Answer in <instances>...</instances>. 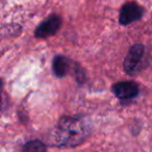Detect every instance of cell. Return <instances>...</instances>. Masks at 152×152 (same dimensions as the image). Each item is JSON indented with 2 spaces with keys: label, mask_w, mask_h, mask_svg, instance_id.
<instances>
[{
  "label": "cell",
  "mask_w": 152,
  "mask_h": 152,
  "mask_svg": "<svg viewBox=\"0 0 152 152\" xmlns=\"http://www.w3.org/2000/svg\"><path fill=\"white\" fill-rule=\"evenodd\" d=\"M92 132V122L89 117H63L58 120L48 135L50 146L58 148H73L81 145Z\"/></svg>",
  "instance_id": "1"
},
{
  "label": "cell",
  "mask_w": 152,
  "mask_h": 152,
  "mask_svg": "<svg viewBox=\"0 0 152 152\" xmlns=\"http://www.w3.org/2000/svg\"><path fill=\"white\" fill-rule=\"evenodd\" d=\"M146 56L145 46L141 43L132 45L124 59V70L128 75H137L144 68Z\"/></svg>",
  "instance_id": "2"
},
{
  "label": "cell",
  "mask_w": 152,
  "mask_h": 152,
  "mask_svg": "<svg viewBox=\"0 0 152 152\" xmlns=\"http://www.w3.org/2000/svg\"><path fill=\"white\" fill-rule=\"evenodd\" d=\"M61 26V16L53 14L50 15L39 24V26L34 30V37L39 39H45L48 37L54 36Z\"/></svg>",
  "instance_id": "3"
},
{
  "label": "cell",
  "mask_w": 152,
  "mask_h": 152,
  "mask_svg": "<svg viewBox=\"0 0 152 152\" xmlns=\"http://www.w3.org/2000/svg\"><path fill=\"white\" fill-rule=\"evenodd\" d=\"M47 147L40 140L29 141L23 146L24 152H46Z\"/></svg>",
  "instance_id": "7"
},
{
  "label": "cell",
  "mask_w": 152,
  "mask_h": 152,
  "mask_svg": "<svg viewBox=\"0 0 152 152\" xmlns=\"http://www.w3.org/2000/svg\"><path fill=\"white\" fill-rule=\"evenodd\" d=\"M114 95L121 101L132 100L139 95V85L134 81H120L112 87Z\"/></svg>",
  "instance_id": "5"
},
{
  "label": "cell",
  "mask_w": 152,
  "mask_h": 152,
  "mask_svg": "<svg viewBox=\"0 0 152 152\" xmlns=\"http://www.w3.org/2000/svg\"><path fill=\"white\" fill-rule=\"evenodd\" d=\"M76 66L77 64L72 61L69 57L65 55H56L52 61V71L56 77L63 78L69 73L74 74Z\"/></svg>",
  "instance_id": "6"
},
{
  "label": "cell",
  "mask_w": 152,
  "mask_h": 152,
  "mask_svg": "<svg viewBox=\"0 0 152 152\" xmlns=\"http://www.w3.org/2000/svg\"><path fill=\"white\" fill-rule=\"evenodd\" d=\"M144 15V9L134 1L125 3L119 15V22L121 25L127 26L135 21H139Z\"/></svg>",
  "instance_id": "4"
}]
</instances>
